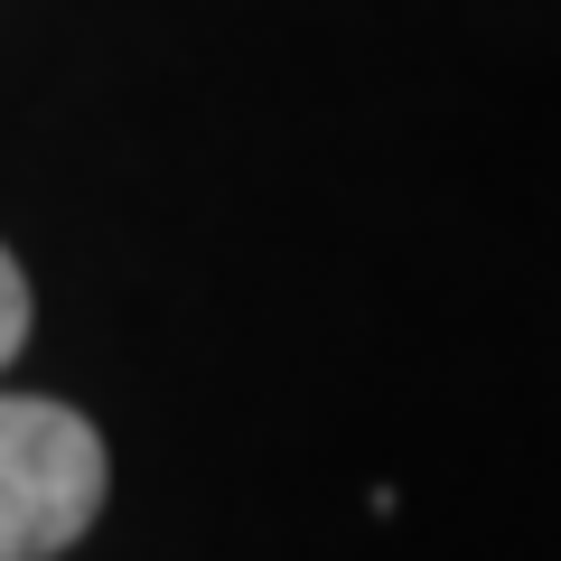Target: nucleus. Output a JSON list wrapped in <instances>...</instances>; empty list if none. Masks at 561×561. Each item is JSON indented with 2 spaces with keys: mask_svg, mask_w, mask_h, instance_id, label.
<instances>
[{
  "mask_svg": "<svg viewBox=\"0 0 561 561\" xmlns=\"http://www.w3.org/2000/svg\"><path fill=\"white\" fill-rule=\"evenodd\" d=\"M113 459L76 402L0 393V561H57L94 534Z\"/></svg>",
  "mask_w": 561,
  "mask_h": 561,
  "instance_id": "obj_1",
  "label": "nucleus"
},
{
  "mask_svg": "<svg viewBox=\"0 0 561 561\" xmlns=\"http://www.w3.org/2000/svg\"><path fill=\"white\" fill-rule=\"evenodd\" d=\"M28 319H38V309H28V272H20V253L0 243V375H10V356L28 346Z\"/></svg>",
  "mask_w": 561,
  "mask_h": 561,
  "instance_id": "obj_2",
  "label": "nucleus"
}]
</instances>
